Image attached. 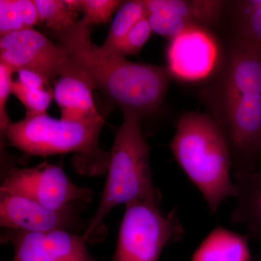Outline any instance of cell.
<instances>
[{"label":"cell","instance_id":"obj_7","mask_svg":"<svg viewBox=\"0 0 261 261\" xmlns=\"http://www.w3.org/2000/svg\"><path fill=\"white\" fill-rule=\"evenodd\" d=\"M216 107L214 118L229 145L233 175L257 171L261 159V95L240 96Z\"/></svg>","mask_w":261,"mask_h":261},{"label":"cell","instance_id":"obj_21","mask_svg":"<svg viewBox=\"0 0 261 261\" xmlns=\"http://www.w3.org/2000/svg\"><path fill=\"white\" fill-rule=\"evenodd\" d=\"M12 93L15 94L27 110L25 118L47 113L54 98L53 89H29L18 81H13Z\"/></svg>","mask_w":261,"mask_h":261},{"label":"cell","instance_id":"obj_18","mask_svg":"<svg viewBox=\"0 0 261 261\" xmlns=\"http://www.w3.org/2000/svg\"><path fill=\"white\" fill-rule=\"evenodd\" d=\"M39 20L47 29L61 31L74 25L79 13L78 0H34Z\"/></svg>","mask_w":261,"mask_h":261},{"label":"cell","instance_id":"obj_2","mask_svg":"<svg viewBox=\"0 0 261 261\" xmlns=\"http://www.w3.org/2000/svg\"><path fill=\"white\" fill-rule=\"evenodd\" d=\"M169 148L211 214H217L226 199L238 197V186L231 178L229 145L214 118L197 112L182 113Z\"/></svg>","mask_w":261,"mask_h":261},{"label":"cell","instance_id":"obj_1","mask_svg":"<svg viewBox=\"0 0 261 261\" xmlns=\"http://www.w3.org/2000/svg\"><path fill=\"white\" fill-rule=\"evenodd\" d=\"M50 37L83 70L123 115L141 120L152 116L163 102L171 75L166 67L133 63L98 47L91 38L90 25L83 19L61 31L46 29Z\"/></svg>","mask_w":261,"mask_h":261},{"label":"cell","instance_id":"obj_25","mask_svg":"<svg viewBox=\"0 0 261 261\" xmlns=\"http://www.w3.org/2000/svg\"><path fill=\"white\" fill-rule=\"evenodd\" d=\"M18 82L32 89H51L49 84L40 75L27 70H19Z\"/></svg>","mask_w":261,"mask_h":261},{"label":"cell","instance_id":"obj_12","mask_svg":"<svg viewBox=\"0 0 261 261\" xmlns=\"http://www.w3.org/2000/svg\"><path fill=\"white\" fill-rule=\"evenodd\" d=\"M246 94L261 95V45L236 38L220 79L216 105Z\"/></svg>","mask_w":261,"mask_h":261},{"label":"cell","instance_id":"obj_11","mask_svg":"<svg viewBox=\"0 0 261 261\" xmlns=\"http://www.w3.org/2000/svg\"><path fill=\"white\" fill-rule=\"evenodd\" d=\"M2 227L32 232L65 230L76 233L81 224L72 205L53 210L36 201L13 195L0 194Z\"/></svg>","mask_w":261,"mask_h":261},{"label":"cell","instance_id":"obj_6","mask_svg":"<svg viewBox=\"0 0 261 261\" xmlns=\"http://www.w3.org/2000/svg\"><path fill=\"white\" fill-rule=\"evenodd\" d=\"M0 62L16 71L34 72L49 84L67 75L89 78L59 44L34 29L1 36Z\"/></svg>","mask_w":261,"mask_h":261},{"label":"cell","instance_id":"obj_13","mask_svg":"<svg viewBox=\"0 0 261 261\" xmlns=\"http://www.w3.org/2000/svg\"><path fill=\"white\" fill-rule=\"evenodd\" d=\"M94 84L87 77L67 75L55 84L54 98L61 112V119L84 121L102 116L94 105Z\"/></svg>","mask_w":261,"mask_h":261},{"label":"cell","instance_id":"obj_9","mask_svg":"<svg viewBox=\"0 0 261 261\" xmlns=\"http://www.w3.org/2000/svg\"><path fill=\"white\" fill-rule=\"evenodd\" d=\"M1 241L13 245L12 261H99L89 253L83 235L65 230L32 232L5 228Z\"/></svg>","mask_w":261,"mask_h":261},{"label":"cell","instance_id":"obj_8","mask_svg":"<svg viewBox=\"0 0 261 261\" xmlns=\"http://www.w3.org/2000/svg\"><path fill=\"white\" fill-rule=\"evenodd\" d=\"M0 194L27 197L53 210L65 208L73 201L92 200L91 190L76 186L63 168L47 162L12 168L2 178Z\"/></svg>","mask_w":261,"mask_h":261},{"label":"cell","instance_id":"obj_22","mask_svg":"<svg viewBox=\"0 0 261 261\" xmlns=\"http://www.w3.org/2000/svg\"><path fill=\"white\" fill-rule=\"evenodd\" d=\"M152 32L150 23L146 15L145 18L136 24L116 47L108 50L113 51L123 58L128 56H135L145 45Z\"/></svg>","mask_w":261,"mask_h":261},{"label":"cell","instance_id":"obj_4","mask_svg":"<svg viewBox=\"0 0 261 261\" xmlns=\"http://www.w3.org/2000/svg\"><path fill=\"white\" fill-rule=\"evenodd\" d=\"M102 116L84 121L56 119L45 114L12 123L5 138L29 155L75 153L74 167L82 174L95 176L108 171L111 152L99 146Z\"/></svg>","mask_w":261,"mask_h":261},{"label":"cell","instance_id":"obj_3","mask_svg":"<svg viewBox=\"0 0 261 261\" xmlns=\"http://www.w3.org/2000/svg\"><path fill=\"white\" fill-rule=\"evenodd\" d=\"M107 171L100 202L83 234L87 243L105 237L104 220L116 206L135 201L161 203L162 195L152 181L149 146L139 117L124 115L115 135Z\"/></svg>","mask_w":261,"mask_h":261},{"label":"cell","instance_id":"obj_23","mask_svg":"<svg viewBox=\"0 0 261 261\" xmlns=\"http://www.w3.org/2000/svg\"><path fill=\"white\" fill-rule=\"evenodd\" d=\"M121 3L118 0H79V11L83 13L82 19L91 27L109 21Z\"/></svg>","mask_w":261,"mask_h":261},{"label":"cell","instance_id":"obj_10","mask_svg":"<svg viewBox=\"0 0 261 261\" xmlns=\"http://www.w3.org/2000/svg\"><path fill=\"white\" fill-rule=\"evenodd\" d=\"M219 51V45L208 30L192 27L170 39L166 68L171 76L178 80H204L214 71Z\"/></svg>","mask_w":261,"mask_h":261},{"label":"cell","instance_id":"obj_19","mask_svg":"<svg viewBox=\"0 0 261 261\" xmlns=\"http://www.w3.org/2000/svg\"><path fill=\"white\" fill-rule=\"evenodd\" d=\"M147 15L145 0L123 2L117 12L109 34L102 47L112 49L134 27Z\"/></svg>","mask_w":261,"mask_h":261},{"label":"cell","instance_id":"obj_15","mask_svg":"<svg viewBox=\"0 0 261 261\" xmlns=\"http://www.w3.org/2000/svg\"><path fill=\"white\" fill-rule=\"evenodd\" d=\"M238 188L231 222L246 226L249 236L261 242V170L234 175Z\"/></svg>","mask_w":261,"mask_h":261},{"label":"cell","instance_id":"obj_27","mask_svg":"<svg viewBox=\"0 0 261 261\" xmlns=\"http://www.w3.org/2000/svg\"><path fill=\"white\" fill-rule=\"evenodd\" d=\"M260 261H261V260H260Z\"/></svg>","mask_w":261,"mask_h":261},{"label":"cell","instance_id":"obj_14","mask_svg":"<svg viewBox=\"0 0 261 261\" xmlns=\"http://www.w3.org/2000/svg\"><path fill=\"white\" fill-rule=\"evenodd\" d=\"M145 3L147 13L170 15L208 31L217 25L226 5L218 0H145Z\"/></svg>","mask_w":261,"mask_h":261},{"label":"cell","instance_id":"obj_26","mask_svg":"<svg viewBox=\"0 0 261 261\" xmlns=\"http://www.w3.org/2000/svg\"><path fill=\"white\" fill-rule=\"evenodd\" d=\"M259 170H261V166H260V168H258Z\"/></svg>","mask_w":261,"mask_h":261},{"label":"cell","instance_id":"obj_24","mask_svg":"<svg viewBox=\"0 0 261 261\" xmlns=\"http://www.w3.org/2000/svg\"><path fill=\"white\" fill-rule=\"evenodd\" d=\"M16 71L14 68L0 62V132L1 140H4L7 130L11 124L7 113V102L12 93V75Z\"/></svg>","mask_w":261,"mask_h":261},{"label":"cell","instance_id":"obj_20","mask_svg":"<svg viewBox=\"0 0 261 261\" xmlns=\"http://www.w3.org/2000/svg\"><path fill=\"white\" fill-rule=\"evenodd\" d=\"M238 37L261 45V0L237 2Z\"/></svg>","mask_w":261,"mask_h":261},{"label":"cell","instance_id":"obj_17","mask_svg":"<svg viewBox=\"0 0 261 261\" xmlns=\"http://www.w3.org/2000/svg\"><path fill=\"white\" fill-rule=\"evenodd\" d=\"M40 22L34 0H1V36L24 29H34Z\"/></svg>","mask_w":261,"mask_h":261},{"label":"cell","instance_id":"obj_16","mask_svg":"<svg viewBox=\"0 0 261 261\" xmlns=\"http://www.w3.org/2000/svg\"><path fill=\"white\" fill-rule=\"evenodd\" d=\"M249 235L218 226L195 250L191 261H250Z\"/></svg>","mask_w":261,"mask_h":261},{"label":"cell","instance_id":"obj_5","mask_svg":"<svg viewBox=\"0 0 261 261\" xmlns=\"http://www.w3.org/2000/svg\"><path fill=\"white\" fill-rule=\"evenodd\" d=\"M160 204L135 201L126 205L113 261H159L165 247L181 241L185 229L178 207L165 214Z\"/></svg>","mask_w":261,"mask_h":261}]
</instances>
